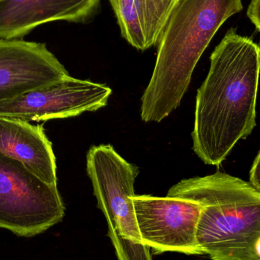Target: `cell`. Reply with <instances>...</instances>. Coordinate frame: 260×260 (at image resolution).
I'll return each mask as SVG.
<instances>
[{"mask_svg":"<svg viewBox=\"0 0 260 260\" xmlns=\"http://www.w3.org/2000/svg\"><path fill=\"white\" fill-rule=\"evenodd\" d=\"M210 62L197 91L192 148L206 165L218 166L256 127L260 46L231 28Z\"/></svg>","mask_w":260,"mask_h":260,"instance_id":"obj_1","label":"cell"},{"mask_svg":"<svg viewBox=\"0 0 260 260\" xmlns=\"http://www.w3.org/2000/svg\"><path fill=\"white\" fill-rule=\"evenodd\" d=\"M242 9V0L181 2L157 44L154 71L141 99L142 121L160 123L180 106L196 66L212 38Z\"/></svg>","mask_w":260,"mask_h":260,"instance_id":"obj_2","label":"cell"},{"mask_svg":"<svg viewBox=\"0 0 260 260\" xmlns=\"http://www.w3.org/2000/svg\"><path fill=\"white\" fill-rule=\"evenodd\" d=\"M168 197L200 203L197 243L211 260H260V191L222 172L185 179Z\"/></svg>","mask_w":260,"mask_h":260,"instance_id":"obj_3","label":"cell"},{"mask_svg":"<svg viewBox=\"0 0 260 260\" xmlns=\"http://www.w3.org/2000/svg\"><path fill=\"white\" fill-rule=\"evenodd\" d=\"M87 173L98 206L108 225V235L118 260H152L142 242L132 198L139 168L111 145L92 146L87 154Z\"/></svg>","mask_w":260,"mask_h":260,"instance_id":"obj_4","label":"cell"},{"mask_svg":"<svg viewBox=\"0 0 260 260\" xmlns=\"http://www.w3.org/2000/svg\"><path fill=\"white\" fill-rule=\"evenodd\" d=\"M65 206L57 184H49L19 160L0 152V229L36 236L62 221Z\"/></svg>","mask_w":260,"mask_h":260,"instance_id":"obj_5","label":"cell"},{"mask_svg":"<svg viewBox=\"0 0 260 260\" xmlns=\"http://www.w3.org/2000/svg\"><path fill=\"white\" fill-rule=\"evenodd\" d=\"M132 200L142 242L154 253L203 255L197 243L200 203L168 196L135 195Z\"/></svg>","mask_w":260,"mask_h":260,"instance_id":"obj_6","label":"cell"},{"mask_svg":"<svg viewBox=\"0 0 260 260\" xmlns=\"http://www.w3.org/2000/svg\"><path fill=\"white\" fill-rule=\"evenodd\" d=\"M111 94L112 90L105 84L68 76L0 102V117L27 122L77 117L106 107Z\"/></svg>","mask_w":260,"mask_h":260,"instance_id":"obj_7","label":"cell"},{"mask_svg":"<svg viewBox=\"0 0 260 260\" xmlns=\"http://www.w3.org/2000/svg\"><path fill=\"white\" fill-rule=\"evenodd\" d=\"M68 76L45 44L0 39V102Z\"/></svg>","mask_w":260,"mask_h":260,"instance_id":"obj_8","label":"cell"},{"mask_svg":"<svg viewBox=\"0 0 260 260\" xmlns=\"http://www.w3.org/2000/svg\"><path fill=\"white\" fill-rule=\"evenodd\" d=\"M102 0H3L0 3V39H22L35 27L54 21L86 23Z\"/></svg>","mask_w":260,"mask_h":260,"instance_id":"obj_9","label":"cell"},{"mask_svg":"<svg viewBox=\"0 0 260 260\" xmlns=\"http://www.w3.org/2000/svg\"><path fill=\"white\" fill-rule=\"evenodd\" d=\"M0 152L25 165L49 184H57L56 157L43 125L0 117Z\"/></svg>","mask_w":260,"mask_h":260,"instance_id":"obj_10","label":"cell"},{"mask_svg":"<svg viewBox=\"0 0 260 260\" xmlns=\"http://www.w3.org/2000/svg\"><path fill=\"white\" fill-rule=\"evenodd\" d=\"M122 37L145 51L157 45L173 14L183 0H108Z\"/></svg>","mask_w":260,"mask_h":260,"instance_id":"obj_11","label":"cell"},{"mask_svg":"<svg viewBox=\"0 0 260 260\" xmlns=\"http://www.w3.org/2000/svg\"><path fill=\"white\" fill-rule=\"evenodd\" d=\"M247 14L250 21L260 32V0H251Z\"/></svg>","mask_w":260,"mask_h":260,"instance_id":"obj_12","label":"cell"},{"mask_svg":"<svg viewBox=\"0 0 260 260\" xmlns=\"http://www.w3.org/2000/svg\"><path fill=\"white\" fill-rule=\"evenodd\" d=\"M250 183L260 191V150L250 169Z\"/></svg>","mask_w":260,"mask_h":260,"instance_id":"obj_13","label":"cell"},{"mask_svg":"<svg viewBox=\"0 0 260 260\" xmlns=\"http://www.w3.org/2000/svg\"><path fill=\"white\" fill-rule=\"evenodd\" d=\"M256 252H257L258 256L260 258V240L258 241L257 246H256Z\"/></svg>","mask_w":260,"mask_h":260,"instance_id":"obj_14","label":"cell"},{"mask_svg":"<svg viewBox=\"0 0 260 260\" xmlns=\"http://www.w3.org/2000/svg\"><path fill=\"white\" fill-rule=\"evenodd\" d=\"M2 1H3V0H0V3H1Z\"/></svg>","mask_w":260,"mask_h":260,"instance_id":"obj_15","label":"cell"}]
</instances>
